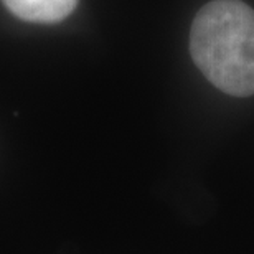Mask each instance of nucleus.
Segmentation results:
<instances>
[{"label": "nucleus", "instance_id": "nucleus-1", "mask_svg": "<svg viewBox=\"0 0 254 254\" xmlns=\"http://www.w3.org/2000/svg\"><path fill=\"white\" fill-rule=\"evenodd\" d=\"M190 53L198 69L226 94H254V10L241 0H213L196 13Z\"/></svg>", "mask_w": 254, "mask_h": 254}, {"label": "nucleus", "instance_id": "nucleus-2", "mask_svg": "<svg viewBox=\"0 0 254 254\" xmlns=\"http://www.w3.org/2000/svg\"><path fill=\"white\" fill-rule=\"evenodd\" d=\"M18 18L37 23H55L73 12L78 0H3Z\"/></svg>", "mask_w": 254, "mask_h": 254}]
</instances>
